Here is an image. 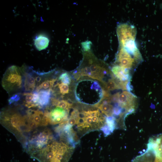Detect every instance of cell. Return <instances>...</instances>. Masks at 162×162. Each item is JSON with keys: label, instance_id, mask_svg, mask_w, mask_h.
I'll return each mask as SVG.
<instances>
[{"label": "cell", "instance_id": "7402d4cb", "mask_svg": "<svg viewBox=\"0 0 162 162\" xmlns=\"http://www.w3.org/2000/svg\"><path fill=\"white\" fill-rule=\"evenodd\" d=\"M20 99V94L15 93L13 94L8 100L9 105L13 103L17 102Z\"/></svg>", "mask_w": 162, "mask_h": 162}, {"label": "cell", "instance_id": "8992f818", "mask_svg": "<svg viewBox=\"0 0 162 162\" xmlns=\"http://www.w3.org/2000/svg\"><path fill=\"white\" fill-rule=\"evenodd\" d=\"M116 61L117 65L128 69L132 68L138 61L132 54L121 46L117 53Z\"/></svg>", "mask_w": 162, "mask_h": 162}, {"label": "cell", "instance_id": "cb8c5ba5", "mask_svg": "<svg viewBox=\"0 0 162 162\" xmlns=\"http://www.w3.org/2000/svg\"><path fill=\"white\" fill-rule=\"evenodd\" d=\"M33 103L38 106V102L39 99L38 92L35 90L33 92Z\"/></svg>", "mask_w": 162, "mask_h": 162}, {"label": "cell", "instance_id": "5bb4252c", "mask_svg": "<svg viewBox=\"0 0 162 162\" xmlns=\"http://www.w3.org/2000/svg\"><path fill=\"white\" fill-rule=\"evenodd\" d=\"M49 42V40L47 37L40 35L35 39L34 44L36 48L39 50H41L47 47Z\"/></svg>", "mask_w": 162, "mask_h": 162}, {"label": "cell", "instance_id": "9c48e42d", "mask_svg": "<svg viewBox=\"0 0 162 162\" xmlns=\"http://www.w3.org/2000/svg\"><path fill=\"white\" fill-rule=\"evenodd\" d=\"M23 75V88L26 92H32L35 87V77L31 72L25 71L24 68H21Z\"/></svg>", "mask_w": 162, "mask_h": 162}, {"label": "cell", "instance_id": "603a6c76", "mask_svg": "<svg viewBox=\"0 0 162 162\" xmlns=\"http://www.w3.org/2000/svg\"><path fill=\"white\" fill-rule=\"evenodd\" d=\"M100 129L103 132L105 136L109 135L112 133L106 123L100 128Z\"/></svg>", "mask_w": 162, "mask_h": 162}, {"label": "cell", "instance_id": "7c38bea8", "mask_svg": "<svg viewBox=\"0 0 162 162\" xmlns=\"http://www.w3.org/2000/svg\"><path fill=\"white\" fill-rule=\"evenodd\" d=\"M52 91L51 90H42L38 92V107L42 108L49 105L51 98Z\"/></svg>", "mask_w": 162, "mask_h": 162}, {"label": "cell", "instance_id": "8fae6325", "mask_svg": "<svg viewBox=\"0 0 162 162\" xmlns=\"http://www.w3.org/2000/svg\"><path fill=\"white\" fill-rule=\"evenodd\" d=\"M101 101V103L96 104L95 106L98 107L106 116H112L113 107L110 104L111 101L110 97H103Z\"/></svg>", "mask_w": 162, "mask_h": 162}, {"label": "cell", "instance_id": "83f0119b", "mask_svg": "<svg viewBox=\"0 0 162 162\" xmlns=\"http://www.w3.org/2000/svg\"></svg>", "mask_w": 162, "mask_h": 162}, {"label": "cell", "instance_id": "9a60e30c", "mask_svg": "<svg viewBox=\"0 0 162 162\" xmlns=\"http://www.w3.org/2000/svg\"><path fill=\"white\" fill-rule=\"evenodd\" d=\"M115 77L109 79L107 82L104 83L105 88L108 91H112L120 88L118 84V81H115Z\"/></svg>", "mask_w": 162, "mask_h": 162}, {"label": "cell", "instance_id": "ffe728a7", "mask_svg": "<svg viewBox=\"0 0 162 162\" xmlns=\"http://www.w3.org/2000/svg\"><path fill=\"white\" fill-rule=\"evenodd\" d=\"M80 76H87L91 77L92 72L89 66H85L82 68L79 72Z\"/></svg>", "mask_w": 162, "mask_h": 162}, {"label": "cell", "instance_id": "ba28073f", "mask_svg": "<svg viewBox=\"0 0 162 162\" xmlns=\"http://www.w3.org/2000/svg\"><path fill=\"white\" fill-rule=\"evenodd\" d=\"M88 63L92 72L91 78L102 81V79L104 75L107 73L105 68L101 66L93 58L89 59Z\"/></svg>", "mask_w": 162, "mask_h": 162}, {"label": "cell", "instance_id": "e0dca14e", "mask_svg": "<svg viewBox=\"0 0 162 162\" xmlns=\"http://www.w3.org/2000/svg\"><path fill=\"white\" fill-rule=\"evenodd\" d=\"M105 123L108 126L112 133L115 129L118 128L116 119L113 116L106 117Z\"/></svg>", "mask_w": 162, "mask_h": 162}, {"label": "cell", "instance_id": "7a4b0ae2", "mask_svg": "<svg viewBox=\"0 0 162 162\" xmlns=\"http://www.w3.org/2000/svg\"><path fill=\"white\" fill-rule=\"evenodd\" d=\"M2 119L6 126L19 133L30 131L26 124L25 116L22 117L19 113L13 111H5L2 114Z\"/></svg>", "mask_w": 162, "mask_h": 162}, {"label": "cell", "instance_id": "277c9868", "mask_svg": "<svg viewBox=\"0 0 162 162\" xmlns=\"http://www.w3.org/2000/svg\"><path fill=\"white\" fill-rule=\"evenodd\" d=\"M136 100L135 95L128 91H125L119 93L116 103L129 114L134 111Z\"/></svg>", "mask_w": 162, "mask_h": 162}, {"label": "cell", "instance_id": "d6986e66", "mask_svg": "<svg viewBox=\"0 0 162 162\" xmlns=\"http://www.w3.org/2000/svg\"><path fill=\"white\" fill-rule=\"evenodd\" d=\"M72 104L68 101L64 100H59L56 105V107L69 110L71 108Z\"/></svg>", "mask_w": 162, "mask_h": 162}, {"label": "cell", "instance_id": "30bf717a", "mask_svg": "<svg viewBox=\"0 0 162 162\" xmlns=\"http://www.w3.org/2000/svg\"><path fill=\"white\" fill-rule=\"evenodd\" d=\"M111 71L115 77L118 81H126L129 80L130 78L129 69L117 65L112 67Z\"/></svg>", "mask_w": 162, "mask_h": 162}, {"label": "cell", "instance_id": "5b68a950", "mask_svg": "<svg viewBox=\"0 0 162 162\" xmlns=\"http://www.w3.org/2000/svg\"><path fill=\"white\" fill-rule=\"evenodd\" d=\"M68 112L69 110L56 107L50 112L46 110L44 113L50 124H56L67 121Z\"/></svg>", "mask_w": 162, "mask_h": 162}, {"label": "cell", "instance_id": "4316f807", "mask_svg": "<svg viewBox=\"0 0 162 162\" xmlns=\"http://www.w3.org/2000/svg\"><path fill=\"white\" fill-rule=\"evenodd\" d=\"M161 144H162V139H161Z\"/></svg>", "mask_w": 162, "mask_h": 162}, {"label": "cell", "instance_id": "484cf974", "mask_svg": "<svg viewBox=\"0 0 162 162\" xmlns=\"http://www.w3.org/2000/svg\"><path fill=\"white\" fill-rule=\"evenodd\" d=\"M91 42H86L83 43L82 47L84 51H86L90 50Z\"/></svg>", "mask_w": 162, "mask_h": 162}, {"label": "cell", "instance_id": "ac0fdd59", "mask_svg": "<svg viewBox=\"0 0 162 162\" xmlns=\"http://www.w3.org/2000/svg\"><path fill=\"white\" fill-rule=\"evenodd\" d=\"M58 79L64 83L68 85L70 84L71 82V77L67 72L62 73L59 76Z\"/></svg>", "mask_w": 162, "mask_h": 162}, {"label": "cell", "instance_id": "52a82bcc", "mask_svg": "<svg viewBox=\"0 0 162 162\" xmlns=\"http://www.w3.org/2000/svg\"><path fill=\"white\" fill-rule=\"evenodd\" d=\"M52 138L51 132L50 130L46 129L37 135H34L30 143L31 145H33L34 147L40 149L48 144Z\"/></svg>", "mask_w": 162, "mask_h": 162}, {"label": "cell", "instance_id": "44dd1931", "mask_svg": "<svg viewBox=\"0 0 162 162\" xmlns=\"http://www.w3.org/2000/svg\"><path fill=\"white\" fill-rule=\"evenodd\" d=\"M60 93L63 95L67 94L69 92V87L68 84L61 83H58Z\"/></svg>", "mask_w": 162, "mask_h": 162}, {"label": "cell", "instance_id": "6da1fadb", "mask_svg": "<svg viewBox=\"0 0 162 162\" xmlns=\"http://www.w3.org/2000/svg\"><path fill=\"white\" fill-rule=\"evenodd\" d=\"M21 68L15 65L9 67L3 75L2 85L9 94L15 93L23 86Z\"/></svg>", "mask_w": 162, "mask_h": 162}, {"label": "cell", "instance_id": "4fadbf2b", "mask_svg": "<svg viewBox=\"0 0 162 162\" xmlns=\"http://www.w3.org/2000/svg\"><path fill=\"white\" fill-rule=\"evenodd\" d=\"M57 81L56 78L45 80L37 86L35 90L38 92L42 90L52 91L53 87L58 86Z\"/></svg>", "mask_w": 162, "mask_h": 162}, {"label": "cell", "instance_id": "2e32d148", "mask_svg": "<svg viewBox=\"0 0 162 162\" xmlns=\"http://www.w3.org/2000/svg\"><path fill=\"white\" fill-rule=\"evenodd\" d=\"M23 95L25 98L24 105L28 108L37 106L33 103V94L32 92H24Z\"/></svg>", "mask_w": 162, "mask_h": 162}, {"label": "cell", "instance_id": "3957f363", "mask_svg": "<svg viewBox=\"0 0 162 162\" xmlns=\"http://www.w3.org/2000/svg\"><path fill=\"white\" fill-rule=\"evenodd\" d=\"M116 31L119 46L123 45L128 41L135 40L136 30L134 26L127 23L121 24L118 26Z\"/></svg>", "mask_w": 162, "mask_h": 162}, {"label": "cell", "instance_id": "d4e9b609", "mask_svg": "<svg viewBox=\"0 0 162 162\" xmlns=\"http://www.w3.org/2000/svg\"><path fill=\"white\" fill-rule=\"evenodd\" d=\"M27 119L28 121V126L31 130L36 128L38 126L37 124L34 121L29 120L28 117Z\"/></svg>", "mask_w": 162, "mask_h": 162}]
</instances>
